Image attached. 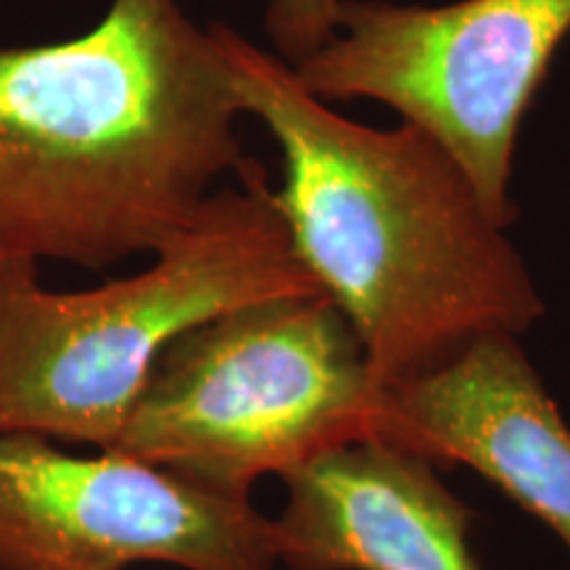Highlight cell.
Wrapping results in <instances>:
<instances>
[{"mask_svg": "<svg viewBox=\"0 0 570 570\" xmlns=\"http://www.w3.org/2000/svg\"><path fill=\"white\" fill-rule=\"evenodd\" d=\"M315 0H269L267 21H291L298 19Z\"/></svg>", "mask_w": 570, "mask_h": 570, "instance_id": "9", "label": "cell"}, {"mask_svg": "<svg viewBox=\"0 0 570 570\" xmlns=\"http://www.w3.org/2000/svg\"><path fill=\"white\" fill-rule=\"evenodd\" d=\"M568 35L570 0H341L291 67L323 101L370 98L433 135L510 227L520 125Z\"/></svg>", "mask_w": 570, "mask_h": 570, "instance_id": "5", "label": "cell"}, {"mask_svg": "<svg viewBox=\"0 0 570 570\" xmlns=\"http://www.w3.org/2000/svg\"><path fill=\"white\" fill-rule=\"evenodd\" d=\"M381 386L325 294L256 302L164 348L114 452L223 497L375 436Z\"/></svg>", "mask_w": 570, "mask_h": 570, "instance_id": "4", "label": "cell"}, {"mask_svg": "<svg viewBox=\"0 0 570 570\" xmlns=\"http://www.w3.org/2000/svg\"><path fill=\"white\" fill-rule=\"evenodd\" d=\"M244 114L283 154L291 246L365 346L377 386L544 315L537 283L465 169L420 127L375 130L312 96L281 56L209 24Z\"/></svg>", "mask_w": 570, "mask_h": 570, "instance_id": "1", "label": "cell"}, {"mask_svg": "<svg viewBox=\"0 0 570 570\" xmlns=\"http://www.w3.org/2000/svg\"><path fill=\"white\" fill-rule=\"evenodd\" d=\"M230 71L180 0H111L88 32L0 51V246L104 269L154 254L240 173Z\"/></svg>", "mask_w": 570, "mask_h": 570, "instance_id": "2", "label": "cell"}, {"mask_svg": "<svg viewBox=\"0 0 570 570\" xmlns=\"http://www.w3.org/2000/svg\"><path fill=\"white\" fill-rule=\"evenodd\" d=\"M275 570V525L223 497L104 449L0 433V570Z\"/></svg>", "mask_w": 570, "mask_h": 570, "instance_id": "6", "label": "cell"}, {"mask_svg": "<svg viewBox=\"0 0 570 570\" xmlns=\"http://www.w3.org/2000/svg\"><path fill=\"white\" fill-rule=\"evenodd\" d=\"M273 520L288 570H481L470 510L433 462L381 439H362L283 475Z\"/></svg>", "mask_w": 570, "mask_h": 570, "instance_id": "8", "label": "cell"}, {"mask_svg": "<svg viewBox=\"0 0 570 570\" xmlns=\"http://www.w3.org/2000/svg\"><path fill=\"white\" fill-rule=\"evenodd\" d=\"M217 188L142 273L48 291L19 259L0 296V433L111 449L164 348L256 302L323 294L291 246L262 164Z\"/></svg>", "mask_w": 570, "mask_h": 570, "instance_id": "3", "label": "cell"}, {"mask_svg": "<svg viewBox=\"0 0 570 570\" xmlns=\"http://www.w3.org/2000/svg\"><path fill=\"white\" fill-rule=\"evenodd\" d=\"M19 256H11L9 252H6L3 246H0V296H3V288H6V281H9L11 275V267L17 265Z\"/></svg>", "mask_w": 570, "mask_h": 570, "instance_id": "10", "label": "cell"}, {"mask_svg": "<svg viewBox=\"0 0 570 570\" xmlns=\"http://www.w3.org/2000/svg\"><path fill=\"white\" fill-rule=\"evenodd\" d=\"M373 439L475 470L570 550V428L518 336H483L383 386Z\"/></svg>", "mask_w": 570, "mask_h": 570, "instance_id": "7", "label": "cell"}]
</instances>
